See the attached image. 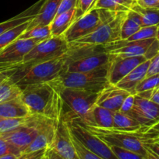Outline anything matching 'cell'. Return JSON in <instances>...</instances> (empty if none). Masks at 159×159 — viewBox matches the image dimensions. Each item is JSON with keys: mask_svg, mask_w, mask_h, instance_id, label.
I'll return each mask as SVG.
<instances>
[{"mask_svg": "<svg viewBox=\"0 0 159 159\" xmlns=\"http://www.w3.org/2000/svg\"><path fill=\"white\" fill-rule=\"evenodd\" d=\"M141 28L139 23L126 16L121 26V40H127Z\"/></svg>", "mask_w": 159, "mask_h": 159, "instance_id": "d6a6232c", "label": "cell"}, {"mask_svg": "<svg viewBox=\"0 0 159 159\" xmlns=\"http://www.w3.org/2000/svg\"><path fill=\"white\" fill-rule=\"evenodd\" d=\"M22 100L32 115L59 120L63 112V100L59 89L49 82L27 85L22 89Z\"/></svg>", "mask_w": 159, "mask_h": 159, "instance_id": "6da1fadb", "label": "cell"}, {"mask_svg": "<svg viewBox=\"0 0 159 159\" xmlns=\"http://www.w3.org/2000/svg\"><path fill=\"white\" fill-rule=\"evenodd\" d=\"M9 155H13L19 157L22 155V152L15 146L0 138V157Z\"/></svg>", "mask_w": 159, "mask_h": 159, "instance_id": "8d00e7d4", "label": "cell"}, {"mask_svg": "<svg viewBox=\"0 0 159 159\" xmlns=\"http://www.w3.org/2000/svg\"><path fill=\"white\" fill-rule=\"evenodd\" d=\"M143 142H154V143H155V144H157V145L159 146V137H158V138H153V139H150V140H147V141H143Z\"/></svg>", "mask_w": 159, "mask_h": 159, "instance_id": "681fc988", "label": "cell"}, {"mask_svg": "<svg viewBox=\"0 0 159 159\" xmlns=\"http://www.w3.org/2000/svg\"><path fill=\"white\" fill-rule=\"evenodd\" d=\"M71 136L73 145H74L75 148H76V152L80 159H103L102 158L98 156V155H97L96 154L93 153L90 150L86 148L72 134Z\"/></svg>", "mask_w": 159, "mask_h": 159, "instance_id": "836d02e7", "label": "cell"}, {"mask_svg": "<svg viewBox=\"0 0 159 159\" xmlns=\"http://www.w3.org/2000/svg\"><path fill=\"white\" fill-rule=\"evenodd\" d=\"M158 89V90H159V88H158V89Z\"/></svg>", "mask_w": 159, "mask_h": 159, "instance_id": "db71d44e", "label": "cell"}, {"mask_svg": "<svg viewBox=\"0 0 159 159\" xmlns=\"http://www.w3.org/2000/svg\"><path fill=\"white\" fill-rule=\"evenodd\" d=\"M157 32V26H151L141 27L133 35L129 37L126 40L134 41V40H142L147 39L156 38Z\"/></svg>", "mask_w": 159, "mask_h": 159, "instance_id": "1f68e13d", "label": "cell"}, {"mask_svg": "<svg viewBox=\"0 0 159 159\" xmlns=\"http://www.w3.org/2000/svg\"><path fill=\"white\" fill-rule=\"evenodd\" d=\"M151 100L154 101L156 103L159 104V90L155 89L154 92H153V94L151 97Z\"/></svg>", "mask_w": 159, "mask_h": 159, "instance_id": "bcb514c9", "label": "cell"}, {"mask_svg": "<svg viewBox=\"0 0 159 159\" xmlns=\"http://www.w3.org/2000/svg\"><path fill=\"white\" fill-rule=\"evenodd\" d=\"M59 120L41 116L39 120L37 136L31 142V144L25 149L23 154L30 153V152L52 147L55 136L56 128Z\"/></svg>", "mask_w": 159, "mask_h": 159, "instance_id": "9a60e30c", "label": "cell"}, {"mask_svg": "<svg viewBox=\"0 0 159 159\" xmlns=\"http://www.w3.org/2000/svg\"><path fill=\"white\" fill-rule=\"evenodd\" d=\"M30 22L31 21L19 25V26L12 28V29L6 31L2 34H1L0 35V51L4 49L9 44H10L14 40L19 38L20 36L25 30H26Z\"/></svg>", "mask_w": 159, "mask_h": 159, "instance_id": "83f0119b", "label": "cell"}, {"mask_svg": "<svg viewBox=\"0 0 159 159\" xmlns=\"http://www.w3.org/2000/svg\"><path fill=\"white\" fill-rule=\"evenodd\" d=\"M159 88V73L145 77L138 84L135 89V93H142L150 90H155Z\"/></svg>", "mask_w": 159, "mask_h": 159, "instance_id": "4dcf8cb0", "label": "cell"}, {"mask_svg": "<svg viewBox=\"0 0 159 159\" xmlns=\"http://www.w3.org/2000/svg\"><path fill=\"white\" fill-rule=\"evenodd\" d=\"M30 115L31 113L20 96L0 103V118H20Z\"/></svg>", "mask_w": 159, "mask_h": 159, "instance_id": "7402d4cb", "label": "cell"}, {"mask_svg": "<svg viewBox=\"0 0 159 159\" xmlns=\"http://www.w3.org/2000/svg\"><path fill=\"white\" fill-rule=\"evenodd\" d=\"M21 93V89L8 76L0 84V103L20 97Z\"/></svg>", "mask_w": 159, "mask_h": 159, "instance_id": "484cf974", "label": "cell"}, {"mask_svg": "<svg viewBox=\"0 0 159 159\" xmlns=\"http://www.w3.org/2000/svg\"><path fill=\"white\" fill-rule=\"evenodd\" d=\"M51 148L63 158L80 159L73 145L68 124L63 118H61L58 123L54 143Z\"/></svg>", "mask_w": 159, "mask_h": 159, "instance_id": "2e32d148", "label": "cell"}, {"mask_svg": "<svg viewBox=\"0 0 159 159\" xmlns=\"http://www.w3.org/2000/svg\"><path fill=\"white\" fill-rule=\"evenodd\" d=\"M44 2L45 0H38L29 8L19 13L18 15L2 22V23H0V35L6 31L16 27L19 25L31 21L37 15Z\"/></svg>", "mask_w": 159, "mask_h": 159, "instance_id": "44dd1931", "label": "cell"}, {"mask_svg": "<svg viewBox=\"0 0 159 159\" xmlns=\"http://www.w3.org/2000/svg\"><path fill=\"white\" fill-rule=\"evenodd\" d=\"M8 77L6 71H0V84Z\"/></svg>", "mask_w": 159, "mask_h": 159, "instance_id": "c3c4849f", "label": "cell"}, {"mask_svg": "<svg viewBox=\"0 0 159 159\" xmlns=\"http://www.w3.org/2000/svg\"><path fill=\"white\" fill-rule=\"evenodd\" d=\"M133 101H134V95L131 94L130 96H128V97L126 98V100L124 101V102H123V106H122L119 111H122L123 112V113L128 114L129 112L130 111L131 108H132V104H133Z\"/></svg>", "mask_w": 159, "mask_h": 159, "instance_id": "7bdbcfd3", "label": "cell"}, {"mask_svg": "<svg viewBox=\"0 0 159 159\" xmlns=\"http://www.w3.org/2000/svg\"><path fill=\"white\" fill-rule=\"evenodd\" d=\"M142 137H143V141L147 140L153 139V138H158L159 137V122L157 124H154L151 127L145 130L143 133H142Z\"/></svg>", "mask_w": 159, "mask_h": 159, "instance_id": "74e56055", "label": "cell"}, {"mask_svg": "<svg viewBox=\"0 0 159 159\" xmlns=\"http://www.w3.org/2000/svg\"><path fill=\"white\" fill-rule=\"evenodd\" d=\"M114 112L95 104L82 121L86 125L99 128L112 129Z\"/></svg>", "mask_w": 159, "mask_h": 159, "instance_id": "ac0fdd59", "label": "cell"}, {"mask_svg": "<svg viewBox=\"0 0 159 159\" xmlns=\"http://www.w3.org/2000/svg\"><path fill=\"white\" fill-rule=\"evenodd\" d=\"M130 95L129 92L119 88L116 85L110 84L100 92L96 104L115 113L119 111L124 101Z\"/></svg>", "mask_w": 159, "mask_h": 159, "instance_id": "e0dca14e", "label": "cell"}, {"mask_svg": "<svg viewBox=\"0 0 159 159\" xmlns=\"http://www.w3.org/2000/svg\"><path fill=\"white\" fill-rule=\"evenodd\" d=\"M147 59L143 55L134 57H120L110 54L108 68V80L112 85H116L132 70Z\"/></svg>", "mask_w": 159, "mask_h": 159, "instance_id": "4fadbf2b", "label": "cell"}, {"mask_svg": "<svg viewBox=\"0 0 159 159\" xmlns=\"http://www.w3.org/2000/svg\"><path fill=\"white\" fill-rule=\"evenodd\" d=\"M143 144L159 158V146L157 144L154 142H143Z\"/></svg>", "mask_w": 159, "mask_h": 159, "instance_id": "ee69618b", "label": "cell"}, {"mask_svg": "<svg viewBox=\"0 0 159 159\" xmlns=\"http://www.w3.org/2000/svg\"><path fill=\"white\" fill-rule=\"evenodd\" d=\"M146 77L159 73V51L151 59Z\"/></svg>", "mask_w": 159, "mask_h": 159, "instance_id": "f35d334b", "label": "cell"}, {"mask_svg": "<svg viewBox=\"0 0 159 159\" xmlns=\"http://www.w3.org/2000/svg\"><path fill=\"white\" fill-rule=\"evenodd\" d=\"M151 61L147 60L142 64L139 65L137 68L130 71L126 76H125L116 85L126 91L129 92L130 94L135 95L136 87L138 84L146 77L149 68Z\"/></svg>", "mask_w": 159, "mask_h": 159, "instance_id": "ffe728a7", "label": "cell"}, {"mask_svg": "<svg viewBox=\"0 0 159 159\" xmlns=\"http://www.w3.org/2000/svg\"><path fill=\"white\" fill-rule=\"evenodd\" d=\"M41 42L37 39L18 38L0 51V71H9L20 66L28 52Z\"/></svg>", "mask_w": 159, "mask_h": 159, "instance_id": "9c48e42d", "label": "cell"}, {"mask_svg": "<svg viewBox=\"0 0 159 159\" xmlns=\"http://www.w3.org/2000/svg\"><path fill=\"white\" fill-rule=\"evenodd\" d=\"M46 155L48 156V159H65L62 158L61 155H59L54 150L53 148H49L47 149Z\"/></svg>", "mask_w": 159, "mask_h": 159, "instance_id": "f6af8a7d", "label": "cell"}, {"mask_svg": "<svg viewBox=\"0 0 159 159\" xmlns=\"http://www.w3.org/2000/svg\"><path fill=\"white\" fill-rule=\"evenodd\" d=\"M17 158V156L13 155H6V156L0 157V159H16Z\"/></svg>", "mask_w": 159, "mask_h": 159, "instance_id": "f907efd6", "label": "cell"}, {"mask_svg": "<svg viewBox=\"0 0 159 159\" xmlns=\"http://www.w3.org/2000/svg\"><path fill=\"white\" fill-rule=\"evenodd\" d=\"M76 20V8L70 9L65 12L56 15L50 23L52 37H59L65 34Z\"/></svg>", "mask_w": 159, "mask_h": 159, "instance_id": "603a6c76", "label": "cell"}, {"mask_svg": "<svg viewBox=\"0 0 159 159\" xmlns=\"http://www.w3.org/2000/svg\"><path fill=\"white\" fill-rule=\"evenodd\" d=\"M86 127L108 146L123 148L140 154L147 158V152L143 145L142 133H131L114 129L99 128L87 125H86Z\"/></svg>", "mask_w": 159, "mask_h": 159, "instance_id": "52a82bcc", "label": "cell"}, {"mask_svg": "<svg viewBox=\"0 0 159 159\" xmlns=\"http://www.w3.org/2000/svg\"><path fill=\"white\" fill-rule=\"evenodd\" d=\"M42 116L34 115L33 119L26 124L22 125L10 131L0 134V138L6 140L18 148L22 154L31 144L38 131V124Z\"/></svg>", "mask_w": 159, "mask_h": 159, "instance_id": "7c38bea8", "label": "cell"}, {"mask_svg": "<svg viewBox=\"0 0 159 159\" xmlns=\"http://www.w3.org/2000/svg\"><path fill=\"white\" fill-rule=\"evenodd\" d=\"M66 71V53L64 55L48 61L40 63L28 68H14L6 71L21 89L35 84L46 83L56 79Z\"/></svg>", "mask_w": 159, "mask_h": 159, "instance_id": "7a4b0ae2", "label": "cell"}, {"mask_svg": "<svg viewBox=\"0 0 159 159\" xmlns=\"http://www.w3.org/2000/svg\"><path fill=\"white\" fill-rule=\"evenodd\" d=\"M129 116L137 121L143 128V132L159 122V104L150 99L134 95V101Z\"/></svg>", "mask_w": 159, "mask_h": 159, "instance_id": "8fae6325", "label": "cell"}, {"mask_svg": "<svg viewBox=\"0 0 159 159\" xmlns=\"http://www.w3.org/2000/svg\"><path fill=\"white\" fill-rule=\"evenodd\" d=\"M70 43L64 35L52 37L37 43L25 56L23 61L16 68H28L40 63L48 61L64 55Z\"/></svg>", "mask_w": 159, "mask_h": 159, "instance_id": "8992f818", "label": "cell"}, {"mask_svg": "<svg viewBox=\"0 0 159 159\" xmlns=\"http://www.w3.org/2000/svg\"><path fill=\"white\" fill-rule=\"evenodd\" d=\"M136 3L143 8L159 9V0H136Z\"/></svg>", "mask_w": 159, "mask_h": 159, "instance_id": "b9f144b4", "label": "cell"}, {"mask_svg": "<svg viewBox=\"0 0 159 159\" xmlns=\"http://www.w3.org/2000/svg\"><path fill=\"white\" fill-rule=\"evenodd\" d=\"M131 9L138 12L142 18V27L151 26H158L159 9L143 8L136 3Z\"/></svg>", "mask_w": 159, "mask_h": 159, "instance_id": "4316f807", "label": "cell"}, {"mask_svg": "<svg viewBox=\"0 0 159 159\" xmlns=\"http://www.w3.org/2000/svg\"><path fill=\"white\" fill-rule=\"evenodd\" d=\"M65 121L68 124L70 133L86 148L103 159H118L112 152L110 146L90 131V130L79 118H73Z\"/></svg>", "mask_w": 159, "mask_h": 159, "instance_id": "ba28073f", "label": "cell"}, {"mask_svg": "<svg viewBox=\"0 0 159 159\" xmlns=\"http://www.w3.org/2000/svg\"><path fill=\"white\" fill-rule=\"evenodd\" d=\"M117 14L118 12L108 9L94 8L76 20L63 34L64 37L69 43L76 41L96 31L104 23L112 21Z\"/></svg>", "mask_w": 159, "mask_h": 159, "instance_id": "5b68a950", "label": "cell"}, {"mask_svg": "<svg viewBox=\"0 0 159 159\" xmlns=\"http://www.w3.org/2000/svg\"><path fill=\"white\" fill-rule=\"evenodd\" d=\"M62 0H45L37 15L29 23L26 30L37 26L50 25L53 19L57 15Z\"/></svg>", "mask_w": 159, "mask_h": 159, "instance_id": "d6986e66", "label": "cell"}, {"mask_svg": "<svg viewBox=\"0 0 159 159\" xmlns=\"http://www.w3.org/2000/svg\"><path fill=\"white\" fill-rule=\"evenodd\" d=\"M51 37V33L50 25H46V26H37L30 30H26L20 36L19 38L37 39L42 41Z\"/></svg>", "mask_w": 159, "mask_h": 159, "instance_id": "f1b7e54d", "label": "cell"}, {"mask_svg": "<svg viewBox=\"0 0 159 159\" xmlns=\"http://www.w3.org/2000/svg\"><path fill=\"white\" fill-rule=\"evenodd\" d=\"M108 64L88 72L62 73L49 82L57 89L72 88L99 93L110 85L108 80Z\"/></svg>", "mask_w": 159, "mask_h": 159, "instance_id": "3957f363", "label": "cell"}, {"mask_svg": "<svg viewBox=\"0 0 159 159\" xmlns=\"http://www.w3.org/2000/svg\"><path fill=\"white\" fill-rule=\"evenodd\" d=\"M47 149H41V150L36 151V152H30V153L22 154L20 156L17 157L16 159H41L45 155Z\"/></svg>", "mask_w": 159, "mask_h": 159, "instance_id": "60d3db41", "label": "cell"}, {"mask_svg": "<svg viewBox=\"0 0 159 159\" xmlns=\"http://www.w3.org/2000/svg\"><path fill=\"white\" fill-rule=\"evenodd\" d=\"M126 16V12H118L114 20L104 23L92 34L75 42L94 45H105L121 40V26Z\"/></svg>", "mask_w": 159, "mask_h": 159, "instance_id": "30bf717a", "label": "cell"}, {"mask_svg": "<svg viewBox=\"0 0 159 159\" xmlns=\"http://www.w3.org/2000/svg\"><path fill=\"white\" fill-rule=\"evenodd\" d=\"M112 129L131 133H143L142 126L136 120L122 111L114 113Z\"/></svg>", "mask_w": 159, "mask_h": 159, "instance_id": "cb8c5ba5", "label": "cell"}, {"mask_svg": "<svg viewBox=\"0 0 159 159\" xmlns=\"http://www.w3.org/2000/svg\"><path fill=\"white\" fill-rule=\"evenodd\" d=\"M57 89L60 92L63 100L62 118L65 120L73 118H79L83 120L90 109L96 104L99 94L77 89L61 88Z\"/></svg>", "mask_w": 159, "mask_h": 159, "instance_id": "277c9868", "label": "cell"}, {"mask_svg": "<svg viewBox=\"0 0 159 159\" xmlns=\"http://www.w3.org/2000/svg\"><path fill=\"white\" fill-rule=\"evenodd\" d=\"M136 4V0H98L95 8L112 12H128Z\"/></svg>", "mask_w": 159, "mask_h": 159, "instance_id": "d4e9b609", "label": "cell"}, {"mask_svg": "<svg viewBox=\"0 0 159 159\" xmlns=\"http://www.w3.org/2000/svg\"><path fill=\"white\" fill-rule=\"evenodd\" d=\"M156 38L147 39L142 40L128 41L120 40L118 41L109 43L104 45L106 51L109 54L120 57H134V56H145Z\"/></svg>", "mask_w": 159, "mask_h": 159, "instance_id": "5bb4252c", "label": "cell"}, {"mask_svg": "<svg viewBox=\"0 0 159 159\" xmlns=\"http://www.w3.org/2000/svg\"><path fill=\"white\" fill-rule=\"evenodd\" d=\"M143 145H144V144H143ZM144 147H145V148H146L147 152V158L146 159H159L155 155H154V153H153L152 152H151V150H150L149 148H147L145 145H144Z\"/></svg>", "mask_w": 159, "mask_h": 159, "instance_id": "7dc6e473", "label": "cell"}, {"mask_svg": "<svg viewBox=\"0 0 159 159\" xmlns=\"http://www.w3.org/2000/svg\"><path fill=\"white\" fill-rule=\"evenodd\" d=\"M77 2L78 0H62L60 6H59V10H58L57 15L66 12V11L73 9V8H76Z\"/></svg>", "mask_w": 159, "mask_h": 159, "instance_id": "ab89813d", "label": "cell"}, {"mask_svg": "<svg viewBox=\"0 0 159 159\" xmlns=\"http://www.w3.org/2000/svg\"><path fill=\"white\" fill-rule=\"evenodd\" d=\"M156 38H157V40L159 41V24H158V26H157V36H156Z\"/></svg>", "mask_w": 159, "mask_h": 159, "instance_id": "816d5d0a", "label": "cell"}, {"mask_svg": "<svg viewBox=\"0 0 159 159\" xmlns=\"http://www.w3.org/2000/svg\"><path fill=\"white\" fill-rule=\"evenodd\" d=\"M98 0H78L76 6V20L94 9Z\"/></svg>", "mask_w": 159, "mask_h": 159, "instance_id": "d590c367", "label": "cell"}, {"mask_svg": "<svg viewBox=\"0 0 159 159\" xmlns=\"http://www.w3.org/2000/svg\"><path fill=\"white\" fill-rule=\"evenodd\" d=\"M33 116L34 115L31 114L20 118H0V134L26 124L33 119Z\"/></svg>", "mask_w": 159, "mask_h": 159, "instance_id": "f546056e", "label": "cell"}, {"mask_svg": "<svg viewBox=\"0 0 159 159\" xmlns=\"http://www.w3.org/2000/svg\"><path fill=\"white\" fill-rule=\"evenodd\" d=\"M41 159H48V156H47V155H46V153H45V155H44L43 157H42L41 158Z\"/></svg>", "mask_w": 159, "mask_h": 159, "instance_id": "f5cc1de1", "label": "cell"}, {"mask_svg": "<svg viewBox=\"0 0 159 159\" xmlns=\"http://www.w3.org/2000/svg\"><path fill=\"white\" fill-rule=\"evenodd\" d=\"M110 148L118 159H146V158L142 156L140 154L123 148H119L117 146H110Z\"/></svg>", "mask_w": 159, "mask_h": 159, "instance_id": "e575fe53", "label": "cell"}]
</instances>
